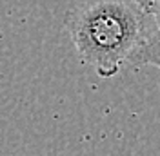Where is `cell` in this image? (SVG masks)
<instances>
[{
	"label": "cell",
	"mask_w": 160,
	"mask_h": 156,
	"mask_svg": "<svg viewBox=\"0 0 160 156\" xmlns=\"http://www.w3.org/2000/svg\"><path fill=\"white\" fill-rule=\"evenodd\" d=\"M78 56L100 78L124 67H158V13L135 0H78L64 18Z\"/></svg>",
	"instance_id": "6da1fadb"
},
{
	"label": "cell",
	"mask_w": 160,
	"mask_h": 156,
	"mask_svg": "<svg viewBox=\"0 0 160 156\" xmlns=\"http://www.w3.org/2000/svg\"><path fill=\"white\" fill-rule=\"evenodd\" d=\"M135 2H138L144 9L153 11V13H158V7H160V2H158V0H135Z\"/></svg>",
	"instance_id": "7a4b0ae2"
}]
</instances>
